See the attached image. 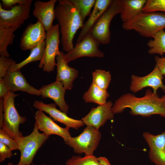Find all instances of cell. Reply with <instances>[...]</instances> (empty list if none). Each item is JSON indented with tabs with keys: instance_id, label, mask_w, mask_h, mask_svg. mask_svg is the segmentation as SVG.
<instances>
[{
	"instance_id": "603a6c76",
	"label": "cell",
	"mask_w": 165,
	"mask_h": 165,
	"mask_svg": "<svg viewBox=\"0 0 165 165\" xmlns=\"http://www.w3.org/2000/svg\"><path fill=\"white\" fill-rule=\"evenodd\" d=\"M109 95L107 90L102 89L92 83L88 90L83 94V99L86 103L103 105L106 103Z\"/></svg>"
},
{
	"instance_id": "74e56055",
	"label": "cell",
	"mask_w": 165,
	"mask_h": 165,
	"mask_svg": "<svg viewBox=\"0 0 165 165\" xmlns=\"http://www.w3.org/2000/svg\"><path fill=\"white\" fill-rule=\"evenodd\" d=\"M7 165H15L11 162H9L8 163Z\"/></svg>"
},
{
	"instance_id": "5bb4252c",
	"label": "cell",
	"mask_w": 165,
	"mask_h": 165,
	"mask_svg": "<svg viewBox=\"0 0 165 165\" xmlns=\"http://www.w3.org/2000/svg\"><path fill=\"white\" fill-rule=\"evenodd\" d=\"M33 106L38 110L46 112L54 120L63 124L66 127L78 130L84 125L82 120L72 119L68 116L67 114L57 109L55 103L46 104L42 101L35 100Z\"/></svg>"
},
{
	"instance_id": "6da1fadb",
	"label": "cell",
	"mask_w": 165,
	"mask_h": 165,
	"mask_svg": "<svg viewBox=\"0 0 165 165\" xmlns=\"http://www.w3.org/2000/svg\"><path fill=\"white\" fill-rule=\"evenodd\" d=\"M127 108H130V113L133 115L149 117L159 115L165 118V94L160 97L149 89L146 90L145 96L141 97L127 93L116 100L112 110L114 114L123 112Z\"/></svg>"
},
{
	"instance_id": "d4e9b609",
	"label": "cell",
	"mask_w": 165,
	"mask_h": 165,
	"mask_svg": "<svg viewBox=\"0 0 165 165\" xmlns=\"http://www.w3.org/2000/svg\"><path fill=\"white\" fill-rule=\"evenodd\" d=\"M153 39L149 40L147 43L149 48L148 53L150 54H159L162 57L165 54V31L162 29L153 36Z\"/></svg>"
},
{
	"instance_id": "44dd1931",
	"label": "cell",
	"mask_w": 165,
	"mask_h": 165,
	"mask_svg": "<svg viewBox=\"0 0 165 165\" xmlns=\"http://www.w3.org/2000/svg\"><path fill=\"white\" fill-rule=\"evenodd\" d=\"M112 0H96L93 9L81 28L76 43L81 41L90 32L98 19L110 5Z\"/></svg>"
},
{
	"instance_id": "e575fe53",
	"label": "cell",
	"mask_w": 165,
	"mask_h": 165,
	"mask_svg": "<svg viewBox=\"0 0 165 165\" xmlns=\"http://www.w3.org/2000/svg\"><path fill=\"white\" fill-rule=\"evenodd\" d=\"M156 65L158 67L163 75H165V57H160L158 56L155 57Z\"/></svg>"
},
{
	"instance_id": "4dcf8cb0",
	"label": "cell",
	"mask_w": 165,
	"mask_h": 165,
	"mask_svg": "<svg viewBox=\"0 0 165 165\" xmlns=\"http://www.w3.org/2000/svg\"><path fill=\"white\" fill-rule=\"evenodd\" d=\"M0 142L6 145L12 151L19 150L16 141L10 137L2 129H0Z\"/></svg>"
},
{
	"instance_id": "8992f818",
	"label": "cell",
	"mask_w": 165,
	"mask_h": 165,
	"mask_svg": "<svg viewBox=\"0 0 165 165\" xmlns=\"http://www.w3.org/2000/svg\"><path fill=\"white\" fill-rule=\"evenodd\" d=\"M101 137L99 129L92 126H87L79 136L71 137L65 143L73 148L76 153L93 155Z\"/></svg>"
},
{
	"instance_id": "d6a6232c",
	"label": "cell",
	"mask_w": 165,
	"mask_h": 165,
	"mask_svg": "<svg viewBox=\"0 0 165 165\" xmlns=\"http://www.w3.org/2000/svg\"><path fill=\"white\" fill-rule=\"evenodd\" d=\"M2 5L3 9L6 10L10 9L14 6L21 4L25 6L30 7L33 0H1Z\"/></svg>"
},
{
	"instance_id": "30bf717a",
	"label": "cell",
	"mask_w": 165,
	"mask_h": 165,
	"mask_svg": "<svg viewBox=\"0 0 165 165\" xmlns=\"http://www.w3.org/2000/svg\"><path fill=\"white\" fill-rule=\"evenodd\" d=\"M30 7L21 4L14 6L10 9L3 8L0 2V27L20 28L29 17Z\"/></svg>"
},
{
	"instance_id": "5b68a950",
	"label": "cell",
	"mask_w": 165,
	"mask_h": 165,
	"mask_svg": "<svg viewBox=\"0 0 165 165\" xmlns=\"http://www.w3.org/2000/svg\"><path fill=\"white\" fill-rule=\"evenodd\" d=\"M39 130L35 122L33 131L30 134L15 140L20 154V160L16 165H33L35 155L49 137L44 133H40Z\"/></svg>"
},
{
	"instance_id": "52a82bcc",
	"label": "cell",
	"mask_w": 165,
	"mask_h": 165,
	"mask_svg": "<svg viewBox=\"0 0 165 165\" xmlns=\"http://www.w3.org/2000/svg\"><path fill=\"white\" fill-rule=\"evenodd\" d=\"M122 11L121 0H112L92 29L90 33L100 44L105 45L110 41V25L113 18Z\"/></svg>"
},
{
	"instance_id": "f1b7e54d",
	"label": "cell",
	"mask_w": 165,
	"mask_h": 165,
	"mask_svg": "<svg viewBox=\"0 0 165 165\" xmlns=\"http://www.w3.org/2000/svg\"><path fill=\"white\" fill-rule=\"evenodd\" d=\"M66 165H102L100 162L98 158L93 155L80 156H74L68 159Z\"/></svg>"
},
{
	"instance_id": "cb8c5ba5",
	"label": "cell",
	"mask_w": 165,
	"mask_h": 165,
	"mask_svg": "<svg viewBox=\"0 0 165 165\" xmlns=\"http://www.w3.org/2000/svg\"><path fill=\"white\" fill-rule=\"evenodd\" d=\"M45 46V40L31 50L29 55L25 60L11 66L8 71L20 70L22 68L29 63L38 61H40L44 54Z\"/></svg>"
},
{
	"instance_id": "d6986e66",
	"label": "cell",
	"mask_w": 165,
	"mask_h": 165,
	"mask_svg": "<svg viewBox=\"0 0 165 165\" xmlns=\"http://www.w3.org/2000/svg\"><path fill=\"white\" fill-rule=\"evenodd\" d=\"M57 0L48 2L35 1L33 15L42 23L46 31H49L53 26L55 19V5Z\"/></svg>"
},
{
	"instance_id": "1f68e13d",
	"label": "cell",
	"mask_w": 165,
	"mask_h": 165,
	"mask_svg": "<svg viewBox=\"0 0 165 165\" xmlns=\"http://www.w3.org/2000/svg\"><path fill=\"white\" fill-rule=\"evenodd\" d=\"M16 64L15 61L8 57H0V78H4L8 72L9 68Z\"/></svg>"
},
{
	"instance_id": "9a60e30c",
	"label": "cell",
	"mask_w": 165,
	"mask_h": 165,
	"mask_svg": "<svg viewBox=\"0 0 165 165\" xmlns=\"http://www.w3.org/2000/svg\"><path fill=\"white\" fill-rule=\"evenodd\" d=\"M35 122L39 130L50 136L54 134L63 138L66 143L71 137L69 128H63L58 125L50 117L46 116L43 112L38 110L35 113Z\"/></svg>"
},
{
	"instance_id": "9c48e42d",
	"label": "cell",
	"mask_w": 165,
	"mask_h": 165,
	"mask_svg": "<svg viewBox=\"0 0 165 165\" xmlns=\"http://www.w3.org/2000/svg\"><path fill=\"white\" fill-rule=\"evenodd\" d=\"M100 44L90 34H88L79 42L76 43L70 51L64 54L66 61L68 63L83 57H103L104 54L98 48Z\"/></svg>"
},
{
	"instance_id": "ba28073f",
	"label": "cell",
	"mask_w": 165,
	"mask_h": 165,
	"mask_svg": "<svg viewBox=\"0 0 165 165\" xmlns=\"http://www.w3.org/2000/svg\"><path fill=\"white\" fill-rule=\"evenodd\" d=\"M59 31V25L56 24L46 32L44 52L38 67L48 73L54 71L56 63L55 58L61 52L59 48L61 42Z\"/></svg>"
},
{
	"instance_id": "7c38bea8",
	"label": "cell",
	"mask_w": 165,
	"mask_h": 165,
	"mask_svg": "<svg viewBox=\"0 0 165 165\" xmlns=\"http://www.w3.org/2000/svg\"><path fill=\"white\" fill-rule=\"evenodd\" d=\"M38 20L30 24L24 31L20 39V47L22 51L31 50L45 40L46 32Z\"/></svg>"
},
{
	"instance_id": "e0dca14e",
	"label": "cell",
	"mask_w": 165,
	"mask_h": 165,
	"mask_svg": "<svg viewBox=\"0 0 165 165\" xmlns=\"http://www.w3.org/2000/svg\"><path fill=\"white\" fill-rule=\"evenodd\" d=\"M3 79L5 85L10 92L14 93L17 91H21L32 95H41L39 90L28 83L20 70L8 71Z\"/></svg>"
},
{
	"instance_id": "277c9868",
	"label": "cell",
	"mask_w": 165,
	"mask_h": 165,
	"mask_svg": "<svg viewBox=\"0 0 165 165\" xmlns=\"http://www.w3.org/2000/svg\"><path fill=\"white\" fill-rule=\"evenodd\" d=\"M18 96V94L9 91L3 98L4 111L0 109V129L15 140L23 136L19 130V126L27 120L25 117L19 115L15 107L14 98Z\"/></svg>"
},
{
	"instance_id": "f546056e",
	"label": "cell",
	"mask_w": 165,
	"mask_h": 165,
	"mask_svg": "<svg viewBox=\"0 0 165 165\" xmlns=\"http://www.w3.org/2000/svg\"><path fill=\"white\" fill-rule=\"evenodd\" d=\"M161 11L165 13V0H147L143 8L145 13Z\"/></svg>"
},
{
	"instance_id": "7a4b0ae2",
	"label": "cell",
	"mask_w": 165,
	"mask_h": 165,
	"mask_svg": "<svg viewBox=\"0 0 165 165\" xmlns=\"http://www.w3.org/2000/svg\"><path fill=\"white\" fill-rule=\"evenodd\" d=\"M55 16L58 21L62 49L67 52L74 48L73 39L84 24L78 11L70 0H59L55 6Z\"/></svg>"
},
{
	"instance_id": "83f0119b",
	"label": "cell",
	"mask_w": 165,
	"mask_h": 165,
	"mask_svg": "<svg viewBox=\"0 0 165 165\" xmlns=\"http://www.w3.org/2000/svg\"><path fill=\"white\" fill-rule=\"evenodd\" d=\"M78 11L84 21L86 17L90 15L96 0H70Z\"/></svg>"
},
{
	"instance_id": "4fadbf2b",
	"label": "cell",
	"mask_w": 165,
	"mask_h": 165,
	"mask_svg": "<svg viewBox=\"0 0 165 165\" xmlns=\"http://www.w3.org/2000/svg\"><path fill=\"white\" fill-rule=\"evenodd\" d=\"M143 136L149 148L151 161L156 165H165V131L157 135L145 132Z\"/></svg>"
},
{
	"instance_id": "4316f807",
	"label": "cell",
	"mask_w": 165,
	"mask_h": 165,
	"mask_svg": "<svg viewBox=\"0 0 165 165\" xmlns=\"http://www.w3.org/2000/svg\"><path fill=\"white\" fill-rule=\"evenodd\" d=\"M92 83L101 89L107 90L111 80L110 72L101 69H96L92 72Z\"/></svg>"
},
{
	"instance_id": "f35d334b",
	"label": "cell",
	"mask_w": 165,
	"mask_h": 165,
	"mask_svg": "<svg viewBox=\"0 0 165 165\" xmlns=\"http://www.w3.org/2000/svg\"><path fill=\"white\" fill-rule=\"evenodd\" d=\"M37 165L35 164V165ZM47 165L46 164H42V165Z\"/></svg>"
},
{
	"instance_id": "2e32d148",
	"label": "cell",
	"mask_w": 165,
	"mask_h": 165,
	"mask_svg": "<svg viewBox=\"0 0 165 165\" xmlns=\"http://www.w3.org/2000/svg\"><path fill=\"white\" fill-rule=\"evenodd\" d=\"M113 105L112 102L109 101L104 105L94 107L81 120L87 126H92L99 129L108 120L114 118L112 110Z\"/></svg>"
},
{
	"instance_id": "8d00e7d4",
	"label": "cell",
	"mask_w": 165,
	"mask_h": 165,
	"mask_svg": "<svg viewBox=\"0 0 165 165\" xmlns=\"http://www.w3.org/2000/svg\"><path fill=\"white\" fill-rule=\"evenodd\" d=\"M98 158L100 163L102 165H111L109 161L105 157H100Z\"/></svg>"
},
{
	"instance_id": "8fae6325",
	"label": "cell",
	"mask_w": 165,
	"mask_h": 165,
	"mask_svg": "<svg viewBox=\"0 0 165 165\" xmlns=\"http://www.w3.org/2000/svg\"><path fill=\"white\" fill-rule=\"evenodd\" d=\"M163 75L156 65L150 73L145 76L140 77L132 75L130 90L136 93L143 88L149 87L152 88L154 93L157 94V91L160 88L165 92V85L162 82Z\"/></svg>"
},
{
	"instance_id": "7402d4cb",
	"label": "cell",
	"mask_w": 165,
	"mask_h": 165,
	"mask_svg": "<svg viewBox=\"0 0 165 165\" xmlns=\"http://www.w3.org/2000/svg\"><path fill=\"white\" fill-rule=\"evenodd\" d=\"M146 0H121L120 18L123 23L128 22L143 12Z\"/></svg>"
},
{
	"instance_id": "836d02e7",
	"label": "cell",
	"mask_w": 165,
	"mask_h": 165,
	"mask_svg": "<svg viewBox=\"0 0 165 165\" xmlns=\"http://www.w3.org/2000/svg\"><path fill=\"white\" fill-rule=\"evenodd\" d=\"M12 150L7 146L0 142V162L5 161L6 159H10L13 155Z\"/></svg>"
},
{
	"instance_id": "d590c367",
	"label": "cell",
	"mask_w": 165,
	"mask_h": 165,
	"mask_svg": "<svg viewBox=\"0 0 165 165\" xmlns=\"http://www.w3.org/2000/svg\"><path fill=\"white\" fill-rule=\"evenodd\" d=\"M8 92L9 90L4 83L3 78H0V100L3 99Z\"/></svg>"
},
{
	"instance_id": "ac0fdd59",
	"label": "cell",
	"mask_w": 165,
	"mask_h": 165,
	"mask_svg": "<svg viewBox=\"0 0 165 165\" xmlns=\"http://www.w3.org/2000/svg\"><path fill=\"white\" fill-rule=\"evenodd\" d=\"M56 59V81L62 83L66 90H70L73 87L74 81L78 76V72L75 68L68 65L63 52L61 51L57 56Z\"/></svg>"
},
{
	"instance_id": "484cf974",
	"label": "cell",
	"mask_w": 165,
	"mask_h": 165,
	"mask_svg": "<svg viewBox=\"0 0 165 165\" xmlns=\"http://www.w3.org/2000/svg\"><path fill=\"white\" fill-rule=\"evenodd\" d=\"M17 29L15 28H6L0 27V55L9 57L10 55L7 51L9 45L13 43L15 38L14 32Z\"/></svg>"
},
{
	"instance_id": "3957f363",
	"label": "cell",
	"mask_w": 165,
	"mask_h": 165,
	"mask_svg": "<svg viewBox=\"0 0 165 165\" xmlns=\"http://www.w3.org/2000/svg\"><path fill=\"white\" fill-rule=\"evenodd\" d=\"M122 28L127 31L134 30L143 37L152 38L165 28V13L142 12L132 20L123 23Z\"/></svg>"
},
{
	"instance_id": "ffe728a7",
	"label": "cell",
	"mask_w": 165,
	"mask_h": 165,
	"mask_svg": "<svg viewBox=\"0 0 165 165\" xmlns=\"http://www.w3.org/2000/svg\"><path fill=\"white\" fill-rule=\"evenodd\" d=\"M43 98H49L53 100L62 112L67 114L69 106L64 100L65 90L61 82L56 81L42 86L39 89Z\"/></svg>"
}]
</instances>
